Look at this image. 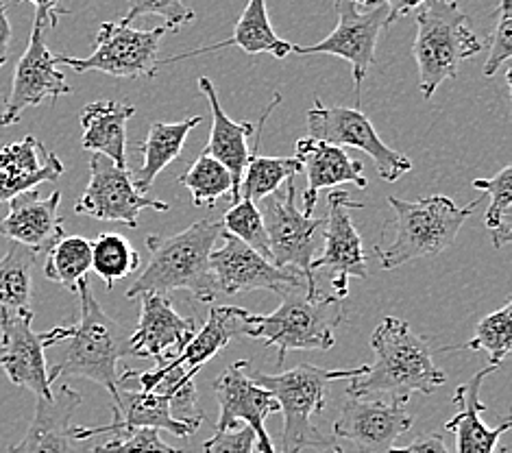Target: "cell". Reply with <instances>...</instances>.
<instances>
[{
	"label": "cell",
	"mask_w": 512,
	"mask_h": 453,
	"mask_svg": "<svg viewBox=\"0 0 512 453\" xmlns=\"http://www.w3.org/2000/svg\"><path fill=\"white\" fill-rule=\"evenodd\" d=\"M77 295L81 303L79 321L40 334L44 349L62 347L48 369V382L53 386L59 377L90 379L107 390L112 408H116L120 401L118 362L133 355L129 334L94 299L88 279L79 281Z\"/></svg>",
	"instance_id": "cell-1"
},
{
	"label": "cell",
	"mask_w": 512,
	"mask_h": 453,
	"mask_svg": "<svg viewBox=\"0 0 512 453\" xmlns=\"http://www.w3.org/2000/svg\"><path fill=\"white\" fill-rule=\"evenodd\" d=\"M375 362L369 371L347 379V397L386 395L406 403L412 393L432 395L447 382L445 373L432 360V349L401 318L386 316L371 336Z\"/></svg>",
	"instance_id": "cell-2"
},
{
	"label": "cell",
	"mask_w": 512,
	"mask_h": 453,
	"mask_svg": "<svg viewBox=\"0 0 512 453\" xmlns=\"http://www.w3.org/2000/svg\"><path fill=\"white\" fill-rule=\"evenodd\" d=\"M223 234L221 218H203L175 236H149V262L133 279L127 299H138L144 292L168 295L173 290H188L194 299L210 303L218 286L210 266L216 240Z\"/></svg>",
	"instance_id": "cell-3"
},
{
	"label": "cell",
	"mask_w": 512,
	"mask_h": 453,
	"mask_svg": "<svg viewBox=\"0 0 512 453\" xmlns=\"http://www.w3.org/2000/svg\"><path fill=\"white\" fill-rule=\"evenodd\" d=\"M240 336L260 340L277 349V366H284L288 351H329L336 345L334 332L345 321L343 299L323 292H308L306 286L288 290L282 305L271 314H251L236 308Z\"/></svg>",
	"instance_id": "cell-4"
},
{
	"label": "cell",
	"mask_w": 512,
	"mask_h": 453,
	"mask_svg": "<svg viewBox=\"0 0 512 453\" xmlns=\"http://www.w3.org/2000/svg\"><path fill=\"white\" fill-rule=\"evenodd\" d=\"M369 371V364L353 366V369L325 371L314 364H299L295 369L277 375L253 371L251 379L271 393L279 412L284 414L282 453H343L334 436H325L312 423V416L325 410L329 399V384L338 379H353Z\"/></svg>",
	"instance_id": "cell-5"
},
{
	"label": "cell",
	"mask_w": 512,
	"mask_h": 453,
	"mask_svg": "<svg viewBox=\"0 0 512 453\" xmlns=\"http://www.w3.org/2000/svg\"><path fill=\"white\" fill-rule=\"evenodd\" d=\"M484 197L486 194L480 192V197L465 207H458L443 194H432L419 201L388 197V205L395 210V236L375 247L384 271L447 251Z\"/></svg>",
	"instance_id": "cell-6"
},
{
	"label": "cell",
	"mask_w": 512,
	"mask_h": 453,
	"mask_svg": "<svg viewBox=\"0 0 512 453\" xmlns=\"http://www.w3.org/2000/svg\"><path fill=\"white\" fill-rule=\"evenodd\" d=\"M484 42L469 27V16L456 0H432L417 11L412 55L419 66L423 99H432L443 81L456 79L462 61L482 53Z\"/></svg>",
	"instance_id": "cell-7"
},
{
	"label": "cell",
	"mask_w": 512,
	"mask_h": 453,
	"mask_svg": "<svg viewBox=\"0 0 512 453\" xmlns=\"http://www.w3.org/2000/svg\"><path fill=\"white\" fill-rule=\"evenodd\" d=\"M262 220L268 238L271 262L282 268H295L306 279L308 292H319L312 262L323 247L325 218L303 214L297 207L295 177L288 179L286 192H275L262 199Z\"/></svg>",
	"instance_id": "cell-8"
},
{
	"label": "cell",
	"mask_w": 512,
	"mask_h": 453,
	"mask_svg": "<svg viewBox=\"0 0 512 453\" xmlns=\"http://www.w3.org/2000/svg\"><path fill=\"white\" fill-rule=\"evenodd\" d=\"M166 27L133 29L123 20L103 22L96 33V44L88 57L55 55L57 66L75 72H103L118 79H153L160 70V42Z\"/></svg>",
	"instance_id": "cell-9"
},
{
	"label": "cell",
	"mask_w": 512,
	"mask_h": 453,
	"mask_svg": "<svg viewBox=\"0 0 512 453\" xmlns=\"http://www.w3.org/2000/svg\"><path fill=\"white\" fill-rule=\"evenodd\" d=\"M338 24L325 40L312 46H295L297 55H334L347 59L353 72V88H356V107L362 101V85L375 61V48L380 33L388 27V9L384 5H371L360 11L353 0H336ZM360 109V107H358Z\"/></svg>",
	"instance_id": "cell-10"
},
{
	"label": "cell",
	"mask_w": 512,
	"mask_h": 453,
	"mask_svg": "<svg viewBox=\"0 0 512 453\" xmlns=\"http://www.w3.org/2000/svg\"><path fill=\"white\" fill-rule=\"evenodd\" d=\"M308 131L310 138L321 142L364 151L375 162L377 175L388 183H395L412 170L410 159L390 149L358 107H325L321 99H316L308 112Z\"/></svg>",
	"instance_id": "cell-11"
},
{
	"label": "cell",
	"mask_w": 512,
	"mask_h": 453,
	"mask_svg": "<svg viewBox=\"0 0 512 453\" xmlns=\"http://www.w3.org/2000/svg\"><path fill=\"white\" fill-rule=\"evenodd\" d=\"M362 203L353 201L347 190L332 188L327 197V218L323 231V251L312 262V271H329L334 297L349 295V279L369 277V255L353 225L351 210H360Z\"/></svg>",
	"instance_id": "cell-12"
},
{
	"label": "cell",
	"mask_w": 512,
	"mask_h": 453,
	"mask_svg": "<svg viewBox=\"0 0 512 453\" xmlns=\"http://www.w3.org/2000/svg\"><path fill=\"white\" fill-rule=\"evenodd\" d=\"M168 212L166 201L153 199L136 188L127 168L116 166L112 159L92 153L90 183L83 197L75 203V212L107 223H123L131 229L140 225V212Z\"/></svg>",
	"instance_id": "cell-13"
},
{
	"label": "cell",
	"mask_w": 512,
	"mask_h": 453,
	"mask_svg": "<svg viewBox=\"0 0 512 453\" xmlns=\"http://www.w3.org/2000/svg\"><path fill=\"white\" fill-rule=\"evenodd\" d=\"M44 24L35 18L27 51L18 59L11 90L5 99V109L0 112V127H11L20 120L24 109L38 107L42 101H57L59 96L72 92L64 72L59 70L55 53L46 46Z\"/></svg>",
	"instance_id": "cell-14"
},
{
	"label": "cell",
	"mask_w": 512,
	"mask_h": 453,
	"mask_svg": "<svg viewBox=\"0 0 512 453\" xmlns=\"http://www.w3.org/2000/svg\"><path fill=\"white\" fill-rule=\"evenodd\" d=\"M223 247L214 249L210 266L218 286V295H238L247 290H271L286 295L288 290L306 286V279L295 268L275 266L249 244L234 238L223 229ZM308 288V286H306Z\"/></svg>",
	"instance_id": "cell-15"
},
{
	"label": "cell",
	"mask_w": 512,
	"mask_h": 453,
	"mask_svg": "<svg viewBox=\"0 0 512 453\" xmlns=\"http://www.w3.org/2000/svg\"><path fill=\"white\" fill-rule=\"evenodd\" d=\"M247 366V360L234 362L212 384L214 395L221 403V414H218L214 432L236 430V427H240V421H245L255 434L258 453H275L273 440L268 436L264 423L268 416L279 412V403L266 388L253 382L247 375Z\"/></svg>",
	"instance_id": "cell-16"
},
{
	"label": "cell",
	"mask_w": 512,
	"mask_h": 453,
	"mask_svg": "<svg viewBox=\"0 0 512 453\" xmlns=\"http://www.w3.org/2000/svg\"><path fill=\"white\" fill-rule=\"evenodd\" d=\"M0 369L11 384L31 390L35 397H53L46 349L42 336L33 332V310L0 308Z\"/></svg>",
	"instance_id": "cell-17"
},
{
	"label": "cell",
	"mask_w": 512,
	"mask_h": 453,
	"mask_svg": "<svg viewBox=\"0 0 512 453\" xmlns=\"http://www.w3.org/2000/svg\"><path fill=\"white\" fill-rule=\"evenodd\" d=\"M412 427L406 403L347 397L334 421V438H345L360 453H388Z\"/></svg>",
	"instance_id": "cell-18"
},
{
	"label": "cell",
	"mask_w": 512,
	"mask_h": 453,
	"mask_svg": "<svg viewBox=\"0 0 512 453\" xmlns=\"http://www.w3.org/2000/svg\"><path fill=\"white\" fill-rule=\"evenodd\" d=\"M81 393L68 384L53 388L51 399L38 397L35 414L27 434L7 453H99V447L90 440L77 438V425L72 416L81 406Z\"/></svg>",
	"instance_id": "cell-19"
},
{
	"label": "cell",
	"mask_w": 512,
	"mask_h": 453,
	"mask_svg": "<svg viewBox=\"0 0 512 453\" xmlns=\"http://www.w3.org/2000/svg\"><path fill=\"white\" fill-rule=\"evenodd\" d=\"M138 299L142 308L136 332L129 336L131 351L133 358H151L157 369L179 355L197 334V325L194 318H184L173 308L168 295L144 292Z\"/></svg>",
	"instance_id": "cell-20"
},
{
	"label": "cell",
	"mask_w": 512,
	"mask_h": 453,
	"mask_svg": "<svg viewBox=\"0 0 512 453\" xmlns=\"http://www.w3.org/2000/svg\"><path fill=\"white\" fill-rule=\"evenodd\" d=\"M7 203L9 212L0 216V236L3 238L42 253L66 236L64 218L59 214L62 192H53L42 199L38 192L29 190Z\"/></svg>",
	"instance_id": "cell-21"
},
{
	"label": "cell",
	"mask_w": 512,
	"mask_h": 453,
	"mask_svg": "<svg viewBox=\"0 0 512 453\" xmlns=\"http://www.w3.org/2000/svg\"><path fill=\"white\" fill-rule=\"evenodd\" d=\"M120 401L114 410V419L109 425L81 427L77 425V438L90 440L103 434H116L123 430H136V427H153L175 434L177 438H190L194 432L188 425L177 421L170 408V399L157 390H142L133 386H118Z\"/></svg>",
	"instance_id": "cell-22"
},
{
	"label": "cell",
	"mask_w": 512,
	"mask_h": 453,
	"mask_svg": "<svg viewBox=\"0 0 512 453\" xmlns=\"http://www.w3.org/2000/svg\"><path fill=\"white\" fill-rule=\"evenodd\" d=\"M295 157L308 177V190L303 192V214L308 216L314 214L321 190H332L343 186V183H353L358 188L369 186L362 162L349 157L343 146H334L308 136L297 142Z\"/></svg>",
	"instance_id": "cell-23"
},
{
	"label": "cell",
	"mask_w": 512,
	"mask_h": 453,
	"mask_svg": "<svg viewBox=\"0 0 512 453\" xmlns=\"http://www.w3.org/2000/svg\"><path fill=\"white\" fill-rule=\"evenodd\" d=\"M64 173L62 159L35 136L11 142L0 149V203L35 190L42 183H53Z\"/></svg>",
	"instance_id": "cell-24"
},
{
	"label": "cell",
	"mask_w": 512,
	"mask_h": 453,
	"mask_svg": "<svg viewBox=\"0 0 512 453\" xmlns=\"http://www.w3.org/2000/svg\"><path fill=\"white\" fill-rule=\"evenodd\" d=\"M495 371L497 366L489 364L480 373H475L467 384L456 388L454 406L458 412L447 421L445 430L456 436L458 453H495L499 438L510 430V419H504L497 427H489L482 419L486 406L480 399V390L484 379Z\"/></svg>",
	"instance_id": "cell-25"
},
{
	"label": "cell",
	"mask_w": 512,
	"mask_h": 453,
	"mask_svg": "<svg viewBox=\"0 0 512 453\" xmlns=\"http://www.w3.org/2000/svg\"><path fill=\"white\" fill-rule=\"evenodd\" d=\"M199 88L205 94L207 103L212 109V131L210 142L205 146V155L218 159L227 170L231 179H234V190H231V203L240 199V181L245 175V168L249 162V146L247 140L253 136L255 125L253 122H238L225 114V109L218 101V92L214 83L207 77H199Z\"/></svg>",
	"instance_id": "cell-26"
},
{
	"label": "cell",
	"mask_w": 512,
	"mask_h": 453,
	"mask_svg": "<svg viewBox=\"0 0 512 453\" xmlns=\"http://www.w3.org/2000/svg\"><path fill=\"white\" fill-rule=\"evenodd\" d=\"M136 116V107L118 101H94L83 107L81 146L90 153L112 159L120 168H127V125Z\"/></svg>",
	"instance_id": "cell-27"
},
{
	"label": "cell",
	"mask_w": 512,
	"mask_h": 453,
	"mask_svg": "<svg viewBox=\"0 0 512 453\" xmlns=\"http://www.w3.org/2000/svg\"><path fill=\"white\" fill-rule=\"evenodd\" d=\"M227 46H238L247 55L268 53V55H273L277 59H286L292 53V44L279 38V35L275 33V29H273L271 18H268V11H266V0H249L245 11H242L240 18H238L234 35H231L229 40L218 42V44H210V46L194 48V51L179 53L175 57L160 59V68L162 66H170V64H177V61L188 59V57H197V55H203V53L221 51V48H227Z\"/></svg>",
	"instance_id": "cell-28"
},
{
	"label": "cell",
	"mask_w": 512,
	"mask_h": 453,
	"mask_svg": "<svg viewBox=\"0 0 512 453\" xmlns=\"http://www.w3.org/2000/svg\"><path fill=\"white\" fill-rule=\"evenodd\" d=\"M240 336V318L236 305H216L210 310L205 325L190 338L188 345L164 366H177L184 369V377L179 379L181 386L192 384L194 377L203 369L205 362L216 358L231 340Z\"/></svg>",
	"instance_id": "cell-29"
},
{
	"label": "cell",
	"mask_w": 512,
	"mask_h": 453,
	"mask_svg": "<svg viewBox=\"0 0 512 453\" xmlns=\"http://www.w3.org/2000/svg\"><path fill=\"white\" fill-rule=\"evenodd\" d=\"M201 122H203L201 116H192L181 122H162V120L151 122L146 140L140 144L142 166L136 170V175H133V183H136V188L140 192L149 194L155 177L181 155L190 131L194 127H199Z\"/></svg>",
	"instance_id": "cell-30"
},
{
	"label": "cell",
	"mask_w": 512,
	"mask_h": 453,
	"mask_svg": "<svg viewBox=\"0 0 512 453\" xmlns=\"http://www.w3.org/2000/svg\"><path fill=\"white\" fill-rule=\"evenodd\" d=\"M279 103H282V94H275L273 103L268 105V109L258 120V127H255L258 129V140H255L253 151L249 153L245 175H242V181H240V199L260 203L262 199L275 194L284 181L301 173V162L297 157H262L260 155L264 125Z\"/></svg>",
	"instance_id": "cell-31"
},
{
	"label": "cell",
	"mask_w": 512,
	"mask_h": 453,
	"mask_svg": "<svg viewBox=\"0 0 512 453\" xmlns=\"http://www.w3.org/2000/svg\"><path fill=\"white\" fill-rule=\"evenodd\" d=\"M35 251L14 242L0 257V308L31 310Z\"/></svg>",
	"instance_id": "cell-32"
},
{
	"label": "cell",
	"mask_w": 512,
	"mask_h": 453,
	"mask_svg": "<svg viewBox=\"0 0 512 453\" xmlns=\"http://www.w3.org/2000/svg\"><path fill=\"white\" fill-rule=\"evenodd\" d=\"M92 271V244L81 236L59 238L51 249L46 251L44 275L48 281L77 292L79 281Z\"/></svg>",
	"instance_id": "cell-33"
},
{
	"label": "cell",
	"mask_w": 512,
	"mask_h": 453,
	"mask_svg": "<svg viewBox=\"0 0 512 453\" xmlns=\"http://www.w3.org/2000/svg\"><path fill=\"white\" fill-rule=\"evenodd\" d=\"M473 188L491 199L484 214V227L489 229L493 247L502 249L512 240V166H506L491 179H475Z\"/></svg>",
	"instance_id": "cell-34"
},
{
	"label": "cell",
	"mask_w": 512,
	"mask_h": 453,
	"mask_svg": "<svg viewBox=\"0 0 512 453\" xmlns=\"http://www.w3.org/2000/svg\"><path fill=\"white\" fill-rule=\"evenodd\" d=\"M92 244V271L112 290L118 281L133 275L142 264L140 253L120 234H101Z\"/></svg>",
	"instance_id": "cell-35"
},
{
	"label": "cell",
	"mask_w": 512,
	"mask_h": 453,
	"mask_svg": "<svg viewBox=\"0 0 512 453\" xmlns=\"http://www.w3.org/2000/svg\"><path fill=\"white\" fill-rule=\"evenodd\" d=\"M179 183L190 190L192 203L197 207H212L223 197L231 199V190H234L229 170L205 153L179 177Z\"/></svg>",
	"instance_id": "cell-36"
},
{
	"label": "cell",
	"mask_w": 512,
	"mask_h": 453,
	"mask_svg": "<svg viewBox=\"0 0 512 453\" xmlns=\"http://www.w3.org/2000/svg\"><path fill=\"white\" fill-rule=\"evenodd\" d=\"M510 336H512V303H506L502 310H495L475 327V336L462 347H447L445 351H486L493 366H502L510 355Z\"/></svg>",
	"instance_id": "cell-37"
},
{
	"label": "cell",
	"mask_w": 512,
	"mask_h": 453,
	"mask_svg": "<svg viewBox=\"0 0 512 453\" xmlns=\"http://www.w3.org/2000/svg\"><path fill=\"white\" fill-rule=\"evenodd\" d=\"M221 223H223V229L227 231V234L249 244L253 251H258L260 255L266 257V260H271L262 212L253 201L238 199L236 203H231V207L221 218Z\"/></svg>",
	"instance_id": "cell-38"
},
{
	"label": "cell",
	"mask_w": 512,
	"mask_h": 453,
	"mask_svg": "<svg viewBox=\"0 0 512 453\" xmlns=\"http://www.w3.org/2000/svg\"><path fill=\"white\" fill-rule=\"evenodd\" d=\"M129 9L123 18L125 24H131L140 16H160L164 18V27L168 31H179L194 20V11L186 7L184 0H127Z\"/></svg>",
	"instance_id": "cell-39"
},
{
	"label": "cell",
	"mask_w": 512,
	"mask_h": 453,
	"mask_svg": "<svg viewBox=\"0 0 512 453\" xmlns=\"http://www.w3.org/2000/svg\"><path fill=\"white\" fill-rule=\"evenodd\" d=\"M112 436L109 443L99 447V453H184L164 443L160 430H153V427H136V430H123Z\"/></svg>",
	"instance_id": "cell-40"
},
{
	"label": "cell",
	"mask_w": 512,
	"mask_h": 453,
	"mask_svg": "<svg viewBox=\"0 0 512 453\" xmlns=\"http://www.w3.org/2000/svg\"><path fill=\"white\" fill-rule=\"evenodd\" d=\"M512 57V0H502L497 7V24L491 38V53L484 64V77H495L497 70L510 64Z\"/></svg>",
	"instance_id": "cell-41"
},
{
	"label": "cell",
	"mask_w": 512,
	"mask_h": 453,
	"mask_svg": "<svg viewBox=\"0 0 512 453\" xmlns=\"http://www.w3.org/2000/svg\"><path fill=\"white\" fill-rule=\"evenodd\" d=\"M255 434L249 425L236 427V430L214 432L210 440L203 443V453H253Z\"/></svg>",
	"instance_id": "cell-42"
},
{
	"label": "cell",
	"mask_w": 512,
	"mask_h": 453,
	"mask_svg": "<svg viewBox=\"0 0 512 453\" xmlns=\"http://www.w3.org/2000/svg\"><path fill=\"white\" fill-rule=\"evenodd\" d=\"M353 3L360 7H371V5H384L388 9V27L397 22L401 16L410 14V11L423 9L432 0H353Z\"/></svg>",
	"instance_id": "cell-43"
},
{
	"label": "cell",
	"mask_w": 512,
	"mask_h": 453,
	"mask_svg": "<svg viewBox=\"0 0 512 453\" xmlns=\"http://www.w3.org/2000/svg\"><path fill=\"white\" fill-rule=\"evenodd\" d=\"M16 3H31L35 7V18H38L44 27L55 29L59 16L70 14V9L62 5V0H16Z\"/></svg>",
	"instance_id": "cell-44"
},
{
	"label": "cell",
	"mask_w": 512,
	"mask_h": 453,
	"mask_svg": "<svg viewBox=\"0 0 512 453\" xmlns=\"http://www.w3.org/2000/svg\"><path fill=\"white\" fill-rule=\"evenodd\" d=\"M388 453H449V449L441 434H423L408 447H390Z\"/></svg>",
	"instance_id": "cell-45"
},
{
	"label": "cell",
	"mask_w": 512,
	"mask_h": 453,
	"mask_svg": "<svg viewBox=\"0 0 512 453\" xmlns=\"http://www.w3.org/2000/svg\"><path fill=\"white\" fill-rule=\"evenodd\" d=\"M9 44H11V22L7 18V5L0 0V68L9 59Z\"/></svg>",
	"instance_id": "cell-46"
}]
</instances>
